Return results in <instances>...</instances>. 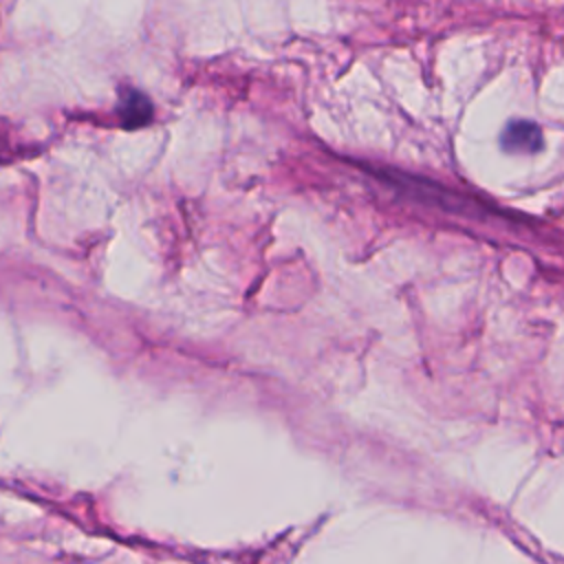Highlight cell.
Instances as JSON below:
<instances>
[{
    "instance_id": "obj_2",
    "label": "cell",
    "mask_w": 564,
    "mask_h": 564,
    "mask_svg": "<svg viewBox=\"0 0 564 564\" xmlns=\"http://www.w3.org/2000/svg\"><path fill=\"white\" fill-rule=\"evenodd\" d=\"M123 121L128 126H139V123H145L152 115V108H150V101L139 95V93H128V97L123 99Z\"/></svg>"
},
{
    "instance_id": "obj_1",
    "label": "cell",
    "mask_w": 564,
    "mask_h": 564,
    "mask_svg": "<svg viewBox=\"0 0 564 564\" xmlns=\"http://www.w3.org/2000/svg\"><path fill=\"white\" fill-rule=\"evenodd\" d=\"M502 148L507 152H538L542 148V130L527 119L509 121L502 132Z\"/></svg>"
}]
</instances>
